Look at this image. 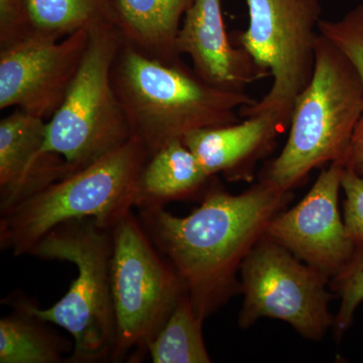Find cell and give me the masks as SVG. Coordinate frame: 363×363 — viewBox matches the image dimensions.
I'll return each instance as SVG.
<instances>
[{"label":"cell","mask_w":363,"mask_h":363,"mask_svg":"<svg viewBox=\"0 0 363 363\" xmlns=\"http://www.w3.org/2000/svg\"><path fill=\"white\" fill-rule=\"evenodd\" d=\"M292 197L291 191L264 180L240 195L213 183L187 216L156 206L138 208V217L183 279L195 314L204 322L240 292L236 274L243 260Z\"/></svg>","instance_id":"6da1fadb"},{"label":"cell","mask_w":363,"mask_h":363,"mask_svg":"<svg viewBox=\"0 0 363 363\" xmlns=\"http://www.w3.org/2000/svg\"><path fill=\"white\" fill-rule=\"evenodd\" d=\"M111 78L133 136L150 157L192 131L238 123L240 109L257 101L245 92L208 84L183 60L164 63L124 40Z\"/></svg>","instance_id":"7a4b0ae2"},{"label":"cell","mask_w":363,"mask_h":363,"mask_svg":"<svg viewBox=\"0 0 363 363\" xmlns=\"http://www.w3.org/2000/svg\"><path fill=\"white\" fill-rule=\"evenodd\" d=\"M150 155L136 136L98 161L55 182L0 214V247L30 255L54 227L91 218L112 229L135 209L138 181Z\"/></svg>","instance_id":"3957f363"},{"label":"cell","mask_w":363,"mask_h":363,"mask_svg":"<svg viewBox=\"0 0 363 363\" xmlns=\"http://www.w3.org/2000/svg\"><path fill=\"white\" fill-rule=\"evenodd\" d=\"M112 250V229L82 218L54 227L30 252L42 259L71 262L77 269L68 292L51 308L40 309L16 294L28 311L70 333L74 348L67 363L111 362L116 337Z\"/></svg>","instance_id":"277c9868"},{"label":"cell","mask_w":363,"mask_h":363,"mask_svg":"<svg viewBox=\"0 0 363 363\" xmlns=\"http://www.w3.org/2000/svg\"><path fill=\"white\" fill-rule=\"evenodd\" d=\"M362 111L363 84L357 69L319 33L314 73L294 102L288 140L260 180L290 192L313 169L343 164Z\"/></svg>","instance_id":"5b68a950"},{"label":"cell","mask_w":363,"mask_h":363,"mask_svg":"<svg viewBox=\"0 0 363 363\" xmlns=\"http://www.w3.org/2000/svg\"><path fill=\"white\" fill-rule=\"evenodd\" d=\"M112 236L116 337L111 362H142L187 290L133 211L112 228Z\"/></svg>","instance_id":"8992f818"},{"label":"cell","mask_w":363,"mask_h":363,"mask_svg":"<svg viewBox=\"0 0 363 363\" xmlns=\"http://www.w3.org/2000/svg\"><path fill=\"white\" fill-rule=\"evenodd\" d=\"M123 38L117 28L90 33L77 75L47 121L45 150L64 157L71 174L118 149L133 136L111 71Z\"/></svg>","instance_id":"52a82bcc"},{"label":"cell","mask_w":363,"mask_h":363,"mask_svg":"<svg viewBox=\"0 0 363 363\" xmlns=\"http://www.w3.org/2000/svg\"><path fill=\"white\" fill-rule=\"evenodd\" d=\"M248 28L233 35V44L252 57L271 76V89L240 116L269 112L284 128L290 125L294 102L311 81L316 61V42L322 0H245Z\"/></svg>","instance_id":"ba28073f"},{"label":"cell","mask_w":363,"mask_h":363,"mask_svg":"<svg viewBox=\"0 0 363 363\" xmlns=\"http://www.w3.org/2000/svg\"><path fill=\"white\" fill-rule=\"evenodd\" d=\"M245 295L240 326L248 328L262 317L281 320L303 337L321 340L334 318L329 311V278L297 259L266 234L247 253L240 267Z\"/></svg>","instance_id":"9c48e42d"},{"label":"cell","mask_w":363,"mask_h":363,"mask_svg":"<svg viewBox=\"0 0 363 363\" xmlns=\"http://www.w3.org/2000/svg\"><path fill=\"white\" fill-rule=\"evenodd\" d=\"M90 33L65 39L23 38L0 48V109H21L48 121L63 104L89 45Z\"/></svg>","instance_id":"30bf717a"},{"label":"cell","mask_w":363,"mask_h":363,"mask_svg":"<svg viewBox=\"0 0 363 363\" xmlns=\"http://www.w3.org/2000/svg\"><path fill=\"white\" fill-rule=\"evenodd\" d=\"M343 171L340 162L329 164L308 194L292 209L279 212L266 231L267 238L329 279L350 266L358 250L338 209Z\"/></svg>","instance_id":"8fae6325"},{"label":"cell","mask_w":363,"mask_h":363,"mask_svg":"<svg viewBox=\"0 0 363 363\" xmlns=\"http://www.w3.org/2000/svg\"><path fill=\"white\" fill-rule=\"evenodd\" d=\"M178 51L190 57L202 80L219 89L245 92L248 85L267 77L227 33L221 0H194L182 23Z\"/></svg>","instance_id":"7c38bea8"},{"label":"cell","mask_w":363,"mask_h":363,"mask_svg":"<svg viewBox=\"0 0 363 363\" xmlns=\"http://www.w3.org/2000/svg\"><path fill=\"white\" fill-rule=\"evenodd\" d=\"M47 121L14 109L0 121V214L71 175L64 157L45 150Z\"/></svg>","instance_id":"4fadbf2b"},{"label":"cell","mask_w":363,"mask_h":363,"mask_svg":"<svg viewBox=\"0 0 363 363\" xmlns=\"http://www.w3.org/2000/svg\"><path fill=\"white\" fill-rule=\"evenodd\" d=\"M284 130L278 117L262 112L242 123L192 131L183 143L208 176L222 173L230 181L240 180L250 178L255 162L271 152Z\"/></svg>","instance_id":"5bb4252c"},{"label":"cell","mask_w":363,"mask_h":363,"mask_svg":"<svg viewBox=\"0 0 363 363\" xmlns=\"http://www.w3.org/2000/svg\"><path fill=\"white\" fill-rule=\"evenodd\" d=\"M194 0H116L117 28L124 43L164 63L182 61L178 37Z\"/></svg>","instance_id":"9a60e30c"},{"label":"cell","mask_w":363,"mask_h":363,"mask_svg":"<svg viewBox=\"0 0 363 363\" xmlns=\"http://www.w3.org/2000/svg\"><path fill=\"white\" fill-rule=\"evenodd\" d=\"M207 175L183 140L164 145L149 157L138 181L136 207H164L187 199L206 187Z\"/></svg>","instance_id":"2e32d148"},{"label":"cell","mask_w":363,"mask_h":363,"mask_svg":"<svg viewBox=\"0 0 363 363\" xmlns=\"http://www.w3.org/2000/svg\"><path fill=\"white\" fill-rule=\"evenodd\" d=\"M9 298L13 311L0 319V363H67L74 343L26 309L16 294Z\"/></svg>","instance_id":"e0dca14e"},{"label":"cell","mask_w":363,"mask_h":363,"mask_svg":"<svg viewBox=\"0 0 363 363\" xmlns=\"http://www.w3.org/2000/svg\"><path fill=\"white\" fill-rule=\"evenodd\" d=\"M26 37L65 39L117 28L116 0H26Z\"/></svg>","instance_id":"ac0fdd59"},{"label":"cell","mask_w":363,"mask_h":363,"mask_svg":"<svg viewBox=\"0 0 363 363\" xmlns=\"http://www.w3.org/2000/svg\"><path fill=\"white\" fill-rule=\"evenodd\" d=\"M202 320L195 314L187 294L147 347L154 363H209L202 335Z\"/></svg>","instance_id":"d6986e66"},{"label":"cell","mask_w":363,"mask_h":363,"mask_svg":"<svg viewBox=\"0 0 363 363\" xmlns=\"http://www.w3.org/2000/svg\"><path fill=\"white\" fill-rule=\"evenodd\" d=\"M319 33L330 40L357 69L363 84V6L336 21L321 20Z\"/></svg>","instance_id":"ffe728a7"},{"label":"cell","mask_w":363,"mask_h":363,"mask_svg":"<svg viewBox=\"0 0 363 363\" xmlns=\"http://www.w3.org/2000/svg\"><path fill=\"white\" fill-rule=\"evenodd\" d=\"M331 281L332 289L341 298L333 324L336 335H341L350 326L355 310L363 301V250H357L350 266Z\"/></svg>","instance_id":"44dd1931"},{"label":"cell","mask_w":363,"mask_h":363,"mask_svg":"<svg viewBox=\"0 0 363 363\" xmlns=\"http://www.w3.org/2000/svg\"><path fill=\"white\" fill-rule=\"evenodd\" d=\"M341 188L345 193L343 221L346 233L358 250H363V177L344 168Z\"/></svg>","instance_id":"7402d4cb"},{"label":"cell","mask_w":363,"mask_h":363,"mask_svg":"<svg viewBox=\"0 0 363 363\" xmlns=\"http://www.w3.org/2000/svg\"><path fill=\"white\" fill-rule=\"evenodd\" d=\"M26 0H0V48L26 37Z\"/></svg>","instance_id":"603a6c76"},{"label":"cell","mask_w":363,"mask_h":363,"mask_svg":"<svg viewBox=\"0 0 363 363\" xmlns=\"http://www.w3.org/2000/svg\"><path fill=\"white\" fill-rule=\"evenodd\" d=\"M343 166L363 177V111L353 131L347 154L344 157Z\"/></svg>","instance_id":"cb8c5ba5"}]
</instances>
